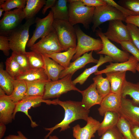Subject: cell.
<instances>
[{
    "label": "cell",
    "mask_w": 139,
    "mask_h": 139,
    "mask_svg": "<svg viewBox=\"0 0 139 139\" xmlns=\"http://www.w3.org/2000/svg\"><path fill=\"white\" fill-rule=\"evenodd\" d=\"M53 100L57 105L62 106L65 111L64 117L63 120L54 127L45 128V129L49 131V132L45 137L47 139L54 130L60 128V132L64 131L70 128V125L74 121L83 119L87 121L89 117L90 110L85 109L82 106L81 102L71 100L62 101L58 98Z\"/></svg>",
    "instance_id": "1"
},
{
    "label": "cell",
    "mask_w": 139,
    "mask_h": 139,
    "mask_svg": "<svg viewBox=\"0 0 139 139\" xmlns=\"http://www.w3.org/2000/svg\"><path fill=\"white\" fill-rule=\"evenodd\" d=\"M68 1L69 3L68 22L73 26L82 24L85 28L88 29L92 22L95 7L85 6L80 0Z\"/></svg>",
    "instance_id": "2"
},
{
    "label": "cell",
    "mask_w": 139,
    "mask_h": 139,
    "mask_svg": "<svg viewBox=\"0 0 139 139\" xmlns=\"http://www.w3.org/2000/svg\"><path fill=\"white\" fill-rule=\"evenodd\" d=\"M53 27L64 51L76 47L77 38L75 29L68 21L54 19Z\"/></svg>",
    "instance_id": "3"
},
{
    "label": "cell",
    "mask_w": 139,
    "mask_h": 139,
    "mask_svg": "<svg viewBox=\"0 0 139 139\" xmlns=\"http://www.w3.org/2000/svg\"><path fill=\"white\" fill-rule=\"evenodd\" d=\"M35 22L34 18L27 20L8 34L11 49L13 52L25 54L29 40L30 27Z\"/></svg>",
    "instance_id": "4"
},
{
    "label": "cell",
    "mask_w": 139,
    "mask_h": 139,
    "mask_svg": "<svg viewBox=\"0 0 139 139\" xmlns=\"http://www.w3.org/2000/svg\"><path fill=\"white\" fill-rule=\"evenodd\" d=\"M72 75L68 74L57 80L50 81L47 82L42 98L45 100L58 98L62 94L73 90L80 93L81 90L76 88L72 80Z\"/></svg>",
    "instance_id": "5"
},
{
    "label": "cell",
    "mask_w": 139,
    "mask_h": 139,
    "mask_svg": "<svg viewBox=\"0 0 139 139\" xmlns=\"http://www.w3.org/2000/svg\"><path fill=\"white\" fill-rule=\"evenodd\" d=\"M75 29L77 43L76 53L72 59L73 61L89 51H94L97 52L102 49L103 45L101 40L96 39L88 36L78 27Z\"/></svg>",
    "instance_id": "6"
},
{
    "label": "cell",
    "mask_w": 139,
    "mask_h": 139,
    "mask_svg": "<svg viewBox=\"0 0 139 139\" xmlns=\"http://www.w3.org/2000/svg\"><path fill=\"white\" fill-rule=\"evenodd\" d=\"M127 16L115 7L108 4L95 7L92 29L93 32L101 24L108 21L120 20L125 22Z\"/></svg>",
    "instance_id": "7"
},
{
    "label": "cell",
    "mask_w": 139,
    "mask_h": 139,
    "mask_svg": "<svg viewBox=\"0 0 139 139\" xmlns=\"http://www.w3.org/2000/svg\"><path fill=\"white\" fill-rule=\"evenodd\" d=\"M96 34L100 37L103 47L102 49L97 53L109 56L114 61L121 63L127 61L130 56L129 53L118 48L104 34L101 29L96 30Z\"/></svg>",
    "instance_id": "8"
},
{
    "label": "cell",
    "mask_w": 139,
    "mask_h": 139,
    "mask_svg": "<svg viewBox=\"0 0 139 139\" xmlns=\"http://www.w3.org/2000/svg\"><path fill=\"white\" fill-rule=\"evenodd\" d=\"M25 18L24 8H20L5 12L0 21L1 35L7 36L20 25Z\"/></svg>",
    "instance_id": "9"
},
{
    "label": "cell",
    "mask_w": 139,
    "mask_h": 139,
    "mask_svg": "<svg viewBox=\"0 0 139 139\" xmlns=\"http://www.w3.org/2000/svg\"><path fill=\"white\" fill-rule=\"evenodd\" d=\"M29 48L32 51L44 55H49L64 51L54 29L48 35L41 38Z\"/></svg>",
    "instance_id": "10"
},
{
    "label": "cell",
    "mask_w": 139,
    "mask_h": 139,
    "mask_svg": "<svg viewBox=\"0 0 139 139\" xmlns=\"http://www.w3.org/2000/svg\"><path fill=\"white\" fill-rule=\"evenodd\" d=\"M42 102L45 103L48 105H57L53 100L44 99L42 97L40 96L25 97L22 100L15 103V107L13 115V119H15V115L17 112H22L24 113L30 120L32 127L34 128L38 126V125L32 120L31 117L28 114V111L32 107L40 106Z\"/></svg>",
    "instance_id": "11"
},
{
    "label": "cell",
    "mask_w": 139,
    "mask_h": 139,
    "mask_svg": "<svg viewBox=\"0 0 139 139\" xmlns=\"http://www.w3.org/2000/svg\"><path fill=\"white\" fill-rule=\"evenodd\" d=\"M54 20L53 14L51 10L48 15L42 19L37 18L35 20L36 27L33 34L28 40L27 46L30 47L39 38L46 37L53 30V23Z\"/></svg>",
    "instance_id": "12"
},
{
    "label": "cell",
    "mask_w": 139,
    "mask_h": 139,
    "mask_svg": "<svg viewBox=\"0 0 139 139\" xmlns=\"http://www.w3.org/2000/svg\"><path fill=\"white\" fill-rule=\"evenodd\" d=\"M108 28L104 34L108 39L117 43L121 41H131L129 32L126 25L120 20L109 21Z\"/></svg>",
    "instance_id": "13"
},
{
    "label": "cell",
    "mask_w": 139,
    "mask_h": 139,
    "mask_svg": "<svg viewBox=\"0 0 139 139\" xmlns=\"http://www.w3.org/2000/svg\"><path fill=\"white\" fill-rule=\"evenodd\" d=\"M118 113L120 117L127 121L131 126H139V106L134 105L132 100L122 97Z\"/></svg>",
    "instance_id": "14"
},
{
    "label": "cell",
    "mask_w": 139,
    "mask_h": 139,
    "mask_svg": "<svg viewBox=\"0 0 139 139\" xmlns=\"http://www.w3.org/2000/svg\"><path fill=\"white\" fill-rule=\"evenodd\" d=\"M15 106V102L0 88V123L6 125L12 122Z\"/></svg>",
    "instance_id": "15"
},
{
    "label": "cell",
    "mask_w": 139,
    "mask_h": 139,
    "mask_svg": "<svg viewBox=\"0 0 139 139\" xmlns=\"http://www.w3.org/2000/svg\"><path fill=\"white\" fill-rule=\"evenodd\" d=\"M86 125L81 127L77 124L73 128V135L75 139H91L95 137L100 123L91 117H89Z\"/></svg>",
    "instance_id": "16"
},
{
    "label": "cell",
    "mask_w": 139,
    "mask_h": 139,
    "mask_svg": "<svg viewBox=\"0 0 139 139\" xmlns=\"http://www.w3.org/2000/svg\"><path fill=\"white\" fill-rule=\"evenodd\" d=\"M121 95L111 92L103 97L98 110L99 114L103 116L107 111L118 113L121 103Z\"/></svg>",
    "instance_id": "17"
},
{
    "label": "cell",
    "mask_w": 139,
    "mask_h": 139,
    "mask_svg": "<svg viewBox=\"0 0 139 139\" xmlns=\"http://www.w3.org/2000/svg\"><path fill=\"white\" fill-rule=\"evenodd\" d=\"M138 63L137 59L133 55H131L128 59L125 62L117 63L110 62V64L106 66L105 69L98 71L94 74L96 75L112 71L126 72L127 71L135 73L137 71L136 67Z\"/></svg>",
    "instance_id": "18"
},
{
    "label": "cell",
    "mask_w": 139,
    "mask_h": 139,
    "mask_svg": "<svg viewBox=\"0 0 139 139\" xmlns=\"http://www.w3.org/2000/svg\"><path fill=\"white\" fill-rule=\"evenodd\" d=\"M92 53L93 51H91L89 53H86L73 62L70 63L69 67L61 72L59 79H62L68 74L73 75L77 71L83 67L88 64L90 63L97 64L98 60L93 57Z\"/></svg>",
    "instance_id": "19"
},
{
    "label": "cell",
    "mask_w": 139,
    "mask_h": 139,
    "mask_svg": "<svg viewBox=\"0 0 139 139\" xmlns=\"http://www.w3.org/2000/svg\"><path fill=\"white\" fill-rule=\"evenodd\" d=\"M82 96L81 102L82 106L86 109L89 110L93 106L100 105L103 98L98 92L94 83L91 84L86 89L81 91Z\"/></svg>",
    "instance_id": "20"
},
{
    "label": "cell",
    "mask_w": 139,
    "mask_h": 139,
    "mask_svg": "<svg viewBox=\"0 0 139 139\" xmlns=\"http://www.w3.org/2000/svg\"><path fill=\"white\" fill-rule=\"evenodd\" d=\"M126 72L112 71L105 74L110 83L111 92L121 95L122 88L126 80Z\"/></svg>",
    "instance_id": "21"
},
{
    "label": "cell",
    "mask_w": 139,
    "mask_h": 139,
    "mask_svg": "<svg viewBox=\"0 0 139 139\" xmlns=\"http://www.w3.org/2000/svg\"><path fill=\"white\" fill-rule=\"evenodd\" d=\"M42 55L44 62V68L49 79L53 81L58 80L60 73L65 68L51 58Z\"/></svg>",
    "instance_id": "22"
},
{
    "label": "cell",
    "mask_w": 139,
    "mask_h": 139,
    "mask_svg": "<svg viewBox=\"0 0 139 139\" xmlns=\"http://www.w3.org/2000/svg\"><path fill=\"white\" fill-rule=\"evenodd\" d=\"M114 62V60L109 56L105 55L103 56L102 55H100L99 59L97 64L91 67L85 69L81 74L73 81V83L75 85L77 83L80 85L83 84L90 75L98 71V68L99 67L107 62Z\"/></svg>",
    "instance_id": "23"
},
{
    "label": "cell",
    "mask_w": 139,
    "mask_h": 139,
    "mask_svg": "<svg viewBox=\"0 0 139 139\" xmlns=\"http://www.w3.org/2000/svg\"><path fill=\"white\" fill-rule=\"evenodd\" d=\"M103 120L100 123L97 131L98 135L101 136L109 129L116 126L119 118L118 113L107 111L105 114Z\"/></svg>",
    "instance_id": "24"
},
{
    "label": "cell",
    "mask_w": 139,
    "mask_h": 139,
    "mask_svg": "<svg viewBox=\"0 0 139 139\" xmlns=\"http://www.w3.org/2000/svg\"><path fill=\"white\" fill-rule=\"evenodd\" d=\"M76 47L71 48L63 52L54 53L51 54L44 55L55 61L65 69L69 66L71 60L75 54Z\"/></svg>",
    "instance_id": "25"
},
{
    "label": "cell",
    "mask_w": 139,
    "mask_h": 139,
    "mask_svg": "<svg viewBox=\"0 0 139 139\" xmlns=\"http://www.w3.org/2000/svg\"><path fill=\"white\" fill-rule=\"evenodd\" d=\"M15 79L26 81H49L44 68H31L23 73Z\"/></svg>",
    "instance_id": "26"
},
{
    "label": "cell",
    "mask_w": 139,
    "mask_h": 139,
    "mask_svg": "<svg viewBox=\"0 0 139 139\" xmlns=\"http://www.w3.org/2000/svg\"><path fill=\"white\" fill-rule=\"evenodd\" d=\"M68 0H56L54 6L51 8L54 19L67 20L69 18Z\"/></svg>",
    "instance_id": "27"
},
{
    "label": "cell",
    "mask_w": 139,
    "mask_h": 139,
    "mask_svg": "<svg viewBox=\"0 0 139 139\" xmlns=\"http://www.w3.org/2000/svg\"><path fill=\"white\" fill-rule=\"evenodd\" d=\"M121 95L122 97L129 95L133 103L139 106V82L134 83L126 80L122 88Z\"/></svg>",
    "instance_id": "28"
},
{
    "label": "cell",
    "mask_w": 139,
    "mask_h": 139,
    "mask_svg": "<svg viewBox=\"0 0 139 139\" xmlns=\"http://www.w3.org/2000/svg\"><path fill=\"white\" fill-rule=\"evenodd\" d=\"M14 80L4 70L3 63L1 62L0 64V88L8 95H11L13 92Z\"/></svg>",
    "instance_id": "29"
},
{
    "label": "cell",
    "mask_w": 139,
    "mask_h": 139,
    "mask_svg": "<svg viewBox=\"0 0 139 139\" xmlns=\"http://www.w3.org/2000/svg\"><path fill=\"white\" fill-rule=\"evenodd\" d=\"M49 81L40 80L32 81H25L27 84V90L24 98L32 96L42 97L44 93L45 85L47 82Z\"/></svg>",
    "instance_id": "30"
},
{
    "label": "cell",
    "mask_w": 139,
    "mask_h": 139,
    "mask_svg": "<svg viewBox=\"0 0 139 139\" xmlns=\"http://www.w3.org/2000/svg\"><path fill=\"white\" fill-rule=\"evenodd\" d=\"M45 0H27L24 8L27 20L34 18L46 3Z\"/></svg>",
    "instance_id": "31"
},
{
    "label": "cell",
    "mask_w": 139,
    "mask_h": 139,
    "mask_svg": "<svg viewBox=\"0 0 139 139\" xmlns=\"http://www.w3.org/2000/svg\"><path fill=\"white\" fill-rule=\"evenodd\" d=\"M13 86V92L9 96L16 103L24 98L27 91V86L25 81L17 79L14 80Z\"/></svg>",
    "instance_id": "32"
},
{
    "label": "cell",
    "mask_w": 139,
    "mask_h": 139,
    "mask_svg": "<svg viewBox=\"0 0 139 139\" xmlns=\"http://www.w3.org/2000/svg\"><path fill=\"white\" fill-rule=\"evenodd\" d=\"M93 80L98 92L103 98L111 92L110 83L106 77H103L102 74L96 75Z\"/></svg>",
    "instance_id": "33"
},
{
    "label": "cell",
    "mask_w": 139,
    "mask_h": 139,
    "mask_svg": "<svg viewBox=\"0 0 139 139\" xmlns=\"http://www.w3.org/2000/svg\"><path fill=\"white\" fill-rule=\"evenodd\" d=\"M5 64L6 71L14 79L23 73L20 65L12 55L7 59Z\"/></svg>",
    "instance_id": "34"
},
{
    "label": "cell",
    "mask_w": 139,
    "mask_h": 139,
    "mask_svg": "<svg viewBox=\"0 0 139 139\" xmlns=\"http://www.w3.org/2000/svg\"><path fill=\"white\" fill-rule=\"evenodd\" d=\"M31 68H44V62L42 54L31 51L25 53Z\"/></svg>",
    "instance_id": "35"
},
{
    "label": "cell",
    "mask_w": 139,
    "mask_h": 139,
    "mask_svg": "<svg viewBox=\"0 0 139 139\" xmlns=\"http://www.w3.org/2000/svg\"><path fill=\"white\" fill-rule=\"evenodd\" d=\"M116 127L125 139H133L131 131V125L124 118L120 117Z\"/></svg>",
    "instance_id": "36"
},
{
    "label": "cell",
    "mask_w": 139,
    "mask_h": 139,
    "mask_svg": "<svg viewBox=\"0 0 139 139\" xmlns=\"http://www.w3.org/2000/svg\"><path fill=\"white\" fill-rule=\"evenodd\" d=\"M26 2L27 0H6L0 5V8H2L5 12L11 11L15 8H24Z\"/></svg>",
    "instance_id": "37"
},
{
    "label": "cell",
    "mask_w": 139,
    "mask_h": 139,
    "mask_svg": "<svg viewBox=\"0 0 139 139\" xmlns=\"http://www.w3.org/2000/svg\"><path fill=\"white\" fill-rule=\"evenodd\" d=\"M11 55L20 65L23 73L31 68L25 54L12 52Z\"/></svg>",
    "instance_id": "38"
},
{
    "label": "cell",
    "mask_w": 139,
    "mask_h": 139,
    "mask_svg": "<svg viewBox=\"0 0 139 139\" xmlns=\"http://www.w3.org/2000/svg\"><path fill=\"white\" fill-rule=\"evenodd\" d=\"M122 49L124 51L131 53L138 60L139 63V50L129 41H124L120 42Z\"/></svg>",
    "instance_id": "39"
},
{
    "label": "cell",
    "mask_w": 139,
    "mask_h": 139,
    "mask_svg": "<svg viewBox=\"0 0 139 139\" xmlns=\"http://www.w3.org/2000/svg\"><path fill=\"white\" fill-rule=\"evenodd\" d=\"M123 6L139 15V0H123L119 1Z\"/></svg>",
    "instance_id": "40"
},
{
    "label": "cell",
    "mask_w": 139,
    "mask_h": 139,
    "mask_svg": "<svg viewBox=\"0 0 139 139\" xmlns=\"http://www.w3.org/2000/svg\"><path fill=\"white\" fill-rule=\"evenodd\" d=\"M126 25L129 32L132 42L139 50V28L131 23H127Z\"/></svg>",
    "instance_id": "41"
},
{
    "label": "cell",
    "mask_w": 139,
    "mask_h": 139,
    "mask_svg": "<svg viewBox=\"0 0 139 139\" xmlns=\"http://www.w3.org/2000/svg\"><path fill=\"white\" fill-rule=\"evenodd\" d=\"M101 136L99 139H125L116 126L107 130Z\"/></svg>",
    "instance_id": "42"
},
{
    "label": "cell",
    "mask_w": 139,
    "mask_h": 139,
    "mask_svg": "<svg viewBox=\"0 0 139 139\" xmlns=\"http://www.w3.org/2000/svg\"><path fill=\"white\" fill-rule=\"evenodd\" d=\"M10 49L11 48L8 37L7 36L1 35L0 50L3 51L5 56H8Z\"/></svg>",
    "instance_id": "43"
},
{
    "label": "cell",
    "mask_w": 139,
    "mask_h": 139,
    "mask_svg": "<svg viewBox=\"0 0 139 139\" xmlns=\"http://www.w3.org/2000/svg\"><path fill=\"white\" fill-rule=\"evenodd\" d=\"M107 4L111 5L118 10L124 14L128 16L130 15H136L132 11L120 5L112 0H104Z\"/></svg>",
    "instance_id": "44"
},
{
    "label": "cell",
    "mask_w": 139,
    "mask_h": 139,
    "mask_svg": "<svg viewBox=\"0 0 139 139\" xmlns=\"http://www.w3.org/2000/svg\"><path fill=\"white\" fill-rule=\"evenodd\" d=\"M85 6L89 7H97L107 4L104 0H80Z\"/></svg>",
    "instance_id": "45"
},
{
    "label": "cell",
    "mask_w": 139,
    "mask_h": 139,
    "mask_svg": "<svg viewBox=\"0 0 139 139\" xmlns=\"http://www.w3.org/2000/svg\"><path fill=\"white\" fill-rule=\"evenodd\" d=\"M126 23L133 24L139 28V15H130L127 16L125 22Z\"/></svg>",
    "instance_id": "46"
},
{
    "label": "cell",
    "mask_w": 139,
    "mask_h": 139,
    "mask_svg": "<svg viewBox=\"0 0 139 139\" xmlns=\"http://www.w3.org/2000/svg\"><path fill=\"white\" fill-rule=\"evenodd\" d=\"M56 0H47L46 1L45 4L42 11V13L45 14L47 10L49 8H51L55 4Z\"/></svg>",
    "instance_id": "47"
},
{
    "label": "cell",
    "mask_w": 139,
    "mask_h": 139,
    "mask_svg": "<svg viewBox=\"0 0 139 139\" xmlns=\"http://www.w3.org/2000/svg\"><path fill=\"white\" fill-rule=\"evenodd\" d=\"M18 135H9L5 137L4 139H28L20 131L17 132Z\"/></svg>",
    "instance_id": "48"
},
{
    "label": "cell",
    "mask_w": 139,
    "mask_h": 139,
    "mask_svg": "<svg viewBox=\"0 0 139 139\" xmlns=\"http://www.w3.org/2000/svg\"><path fill=\"white\" fill-rule=\"evenodd\" d=\"M131 129L133 139H139V126H131Z\"/></svg>",
    "instance_id": "49"
},
{
    "label": "cell",
    "mask_w": 139,
    "mask_h": 139,
    "mask_svg": "<svg viewBox=\"0 0 139 139\" xmlns=\"http://www.w3.org/2000/svg\"><path fill=\"white\" fill-rule=\"evenodd\" d=\"M6 130V125L0 123V139H2L4 136Z\"/></svg>",
    "instance_id": "50"
},
{
    "label": "cell",
    "mask_w": 139,
    "mask_h": 139,
    "mask_svg": "<svg viewBox=\"0 0 139 139\" xmlns=\"http://www.w3.org/2000/svg\"><path fill=\"white\" fill-rule=\"evenodd\" d=\"M49 139H59V138L56 135H50L49 137Z\"/></svg>",
    "instance_id": "51"
},
{
    "label": "cell",
    "mask_w": 139,
    "mask_h": 139,
    "mask_svg": "<svg viewBox=\"0 0 139 139\" xmlns=\"http://www.w3.org/2000/svg\"><path fill=\"white\" fill-rule=\"evenodd\" d=\"M4 11V10L2 8H0V17H1L2 15L3 12Z\"/></svg>",
    "instance_id": "52"
},
{
    "label": "cell",
    "mask_w": 139,
    "mask_h": 139,
    "mask_svg": "<svg viewBox=\"0 0 139 139\" xmlns=\"http://www.w3.org/2000/svg\"><path fill=\"white\" fill-rule=\"evenodd\" d=\"M5 0H0V5H2L5 2Z\"/></svg>",
    "instance_id": "53"
},
{
    "label": "cell",
    "mask_w": 139,
    "mask_h": 139,
    "mask_svg": "<svg viewBox=\"0 0 139 139\" xmlns=\"http://www.w3.org/2000/svg\"><path fill=\"white\" fill-rule=\"evenodd\" d=\"M136 70L137 71L139 72V63H138L137 64L136 67Z\"/></svg>",
    "instance_id": "54"
}]
</instances>
